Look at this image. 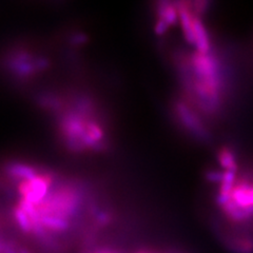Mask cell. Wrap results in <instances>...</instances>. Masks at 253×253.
<instances>
[{
	"label": "cell",
	"mask_w": 253,
	"mask_h": 253,
	"mask_svg": "<svg viewBox=\"0 0 253 253\" xmlns=\"http://www.w3.org/2000/svg\"><path fill=\"white\" fill-rule=\"evenodd\" d=\"M51 184V174H39L33 180H21L18 184V192L21 199L35 206H39L49 194Z\"/></svg>",
	"instance_id": "cell-2"
},
{
	"label": "cell",
	"mask_w": 253,
	"mask_h": 253,
	"mask_svg": "<svg viewBox=\"0 0 253 253\" xmlns=\"http://www.w3.org/2000/svg\"><path fill=\"white\" fill-rule=\"evenodd\" d=\"M173 113L177 124L188 135L201 142H209L211 133L206 126L202 115L184 99H176L173 102Z\"/></svg>",
	"instance_id": "cell-1"
},
{
	"label": "cell",
	"mask_w": 253,
	"mask_h": 253,
	"mask_svg": "<svg viewBox=\"0 0 253 253\" xmlns=\"http://www.w3.org/2000/svg\"><path fill=\"white\" fill-rule=\"evenodd\" d=\"M36 102L42 109L56 111V112H59L62 107V101L59 99V97L51 93L39 94L36 97Z\"/></svg>",
	"instance_id": "cell-10"
},
{
	"label": "cell",
	"mask_w": 253,
	"mask_h": 253,
	"mask_svg": "<svg viewBox=\"0 0 253 253\" xmlns=\"http://www.w3.org/2000/svg\"><path fill=\"white\" fill-rule=\"evenodd\" d=\"M101 253H111V252H101Z\"/></svg>",
	"instance_id": "cell-20"
},
{
	"label": "cell",
	"mask_w": 253,
	"mask_h": 253,
	"mask_svg": "<svg viewBox=\"0 0 253 253\" xmlns=\"http://www.w3.org/2000/svg\"><path fill=\"white\" fill-rule=\"evenodd\" d=\"M86 132L89 133V135L97 142H107L106 141V134L104 129L101 128L98 122H96L93 118L86 122Z\"/></svg>",
	"instance_id": "cell-12"
},
{
	"label": "cell",
	"mask_w": 253,
	"mask_h": 253,
	"mask_svg": "<svg viewBox=\"0 0 253 253\" xmlns=\"http://www.w3.org/2000/svg\"><path fill=\"white\" fill-rule=\"evenodd\" d=\"M5 173L12 178L21 180H33L39 174L38 170L29 164L11 162L4 167Z\"/></svg>",
	"instance_id": "cell-5"
},
{
	"label": "cell",
	"mask_w": 253,
	"mask_h": 253,
	"mask_svg": "<svg viewBox=\"0 0 253 253\" xmlns=\"http://www.w3.org/2000/svg\"><path fill=\"white\" fill-rule=\"evenodd\" d=\"M205 178L207 179L209 183L220 184L224 178V172H220L218 170H209L205 173Z\"/></svg>",
	"instance_id": "cell-14"
},
{
	"label": "cell",
	"mask_w": 253,
	"mask_h": 253,
	"mask_svg": "<svg viewBox=\"0 0 253 253\" xmlns=\"http://www.w3.org/2000/svg\"><path fill=\"white\" fill-rule=\"evenodd\" d=\"M194 36L195 51L201 53H209L212 51V42L209 32L206 28L202 18L194 16Z\"/></svg>",
	"instance_id": "cell-6"
},
{
	"label": "cell",
	"mask_w": 253,
	"mask_h": 253,
	"mask_svg": "<svg viewBox=\"0 0 253 253\" xmlns=\"http://www.w3.org/2000/svg\"><path fill=\"white\" fill-rule=\"evenodd\" d=\"M16 249V251H17V253H31L27 248H23V247H20V246H17V247H14Z\"/></svg>",
	"instance_id": "cell-19"
},
{
	"label": "cell",
	"mask_w": 253,
	"mask_h": 253,
	"mask_svg": "<svg viewBox=\"0 0 253 253\" xmlns=\"http://www.w3.org/2000/svg\"><path fill=\"white\" fill-rule=\"evenodd\" d=\"M86 42H88V37L84 33H75L70 37V43L76 46L84 45Z\"/></svg>",
	"instance_id": "cell-16"
},
{
	"label": "cell",
	"mask_w": 253,
	"mask_h": 253,
	"mask_svg": "<svg viewBox=\"0 0 253 253\" xmlns=\"http://www.w3.org/2000/svg\"><path fill=\"white\" fill-rule=\"evenodd\" d=\"M169 29H170V27L164 20L157 19V21L155 22V26H154V33L157 36H163L167 33Z\"/></svg>",
	"instance_id": "cell-17"
},
{
	"label": "cell",
	"mask_w": 253,
	"mask_h": 253,
	"mask_svg": "<svg viewBox=\"0 0 253 253\" xmlns=\"http://www.w3.org/2000/svg\"><path fill=\"white\" fill-rule=\"evenodd\" d=\"M252 229H253V224H252Z\"/></svg>",
	"instance_id": "cell-21"
},
{
	"label": "cell",
	"mask_w": 253,
	"mask_h": 253,
	"mask_svg": "<svg viewBox=\"0 0 253 253\" xmlns=\"http://www.w3.org/2000/svg\"><path fill=\"white\" fill-rule=\"evenodd\" d=\"M42 221L46 230H50L52 232H66L70 228L69 219L57 215H42Z\"/></svg>",
	"instance_id": "cell-9"
},
{
	"label": "cell",
	"mask_w": 253,
	"mask_h": 253,
	"mask_svg": "<svg viewBox=\"0 0 253 253\" xmlns=\"http://www.w3.org/2000/svg\"><path fill=\"white\" fill-rule=\"evenodd\" d=\"M221 243L232 253H253V236L244 231L231 234L220 232Z\"/></svg>",
	"instance_id": "cell-3"
},
{
	"label": "cell",
	"mask_w": 253,
	"mask_h": 253,
	"mask_svg": "<svg viewBox=\"0 0 253 253\" xmlns=\"http://www.w3.org/2000/svg\"><path fill=\"white\" fill-rule=\"evenodd\" d=\"M217 161L220 167L225 171L237 172V168L239 167H237L236 155L229 147L224 146L218 150Z\"/></svg>",
	"instance_id": "cell-8"
},
{
	"label": "cell",
	"mask_w": 253,
	"mask_h": 253,
	"mask_svg": "<svg viewBox=\"0 0 253 253\" xmlns=\"http://www.w3.org/2000/svg\"><path fill=\"white\" fill-rule=\"evenodd\" d=\"M188 5L194 16L202 18L204 14L209 10L211 2L208 0H196V1H188Z\"/></svg>",
	"instance_id": "cell-13"
},
{
	"label": "cell",
	"mask_w": 253,
	"mask_h": 253,
	"mask_svg": "<svg viewBox=\"0 0 253 253\" xmlns=\"http://www.w3.org/2000/svg\"><path fill=\"white\" fill-rule=\"evenodd\" d=\"M4 253H17V251H16V249L14 248L13 245L7 244L5 249H4Z\"/></svg>",
	"instance_id": "cell-18"
},
{
	"label": "cell",
	"mask_w": 253,
	"mask_h": 253,
	"mask_svg": "<svg viewBox=\"0 0 253 253\" xmlns=\"http://www.w3.org/2000/svg\"><path fill=\"white\" fill-rule=\"evenodd\" d=\"M95 219H96L97 224L100 226H107L110 224L111 221V215L110 213L102 211V210H95Z\"/></svg>",
	"instance_id": "cell-15"
},
{
	"label": "cell",
	"mask_w": 253,
	"mask_h": 253,
	"mask_svg": "<svg viewBox=\"0 0 253 253\" xmlns=\"http://www.w3.org/2000/svg\"><path fill=\"white\" fill-rule=\"evenodd\" d=\"M155 12L157 18L164 20L169 27L176 26L177 22L179 21L177 7L175 3L172 1L162 0V1L156 2Z\"/></svg>",
	"instance_id": "cell-7"
},
{
	"label": "cell",
	"mask_w": 253,
	"mask_h": 253,
	"mask_svg": "<svg viewBox=\"0 0 253 253\" xmlns=\"http://www.w3.org/2000/svg\"><path fill=\"white\" fill-rule=\"evenodd\" d=\"M13 217L16 221V224H17L18 228L23 233L26 234L33 233V225H32V221L29 215L19 207L18 205L15 206L13 208Z\"/></svg>",
	"instance_id": "cell-11"
},
{
	"label": "cell",
	"mask_w": 253,
	"mask_h": 253,
	"mask_svg": "<svg viewBox=\"0 0 253 253\" xmlns=\"http://www.w3.org/2000/svg\"><path fill=\"white\" fill-rule=\"evenodd\" d=\"M174 3L177 7L180 28L186 42L188 44L195 45L194 15L189 9L188 1H174Z\"/></svg>",
	"instance_id": "cell-4"
}]
</instances>
